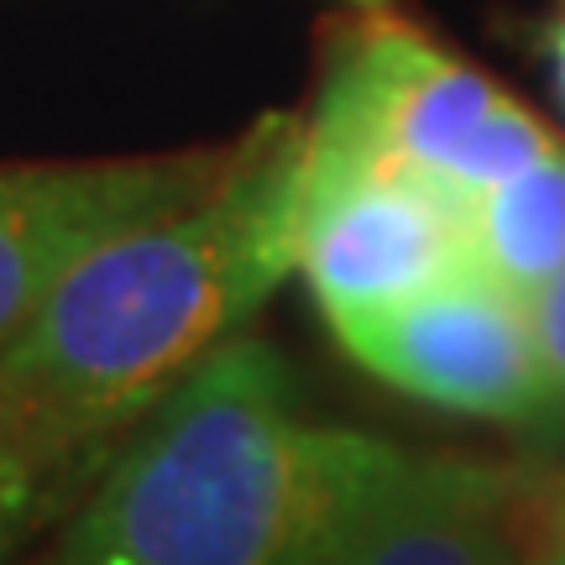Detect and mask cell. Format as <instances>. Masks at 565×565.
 <instances>
[{"instance_id":"8992f818","label":"cell","mask_w":565,"mask_h":565,"mask_svg":"<svg viewBox=\"0 0 565 565\" xmlns=\"http://www.w3.org/2000/svg\"><path fill=\"white\" fill-rule=\"evenodd\" d=\"M330 330L351 362L419 404L534 429L540 356L529 303L477 267H461L398 303L335 320Z\"/></svg>"},{"instance_id":"7a4b0ae2","label":"cell","mask_w":565,"mask_h":565,"mask_svg":"<svg viewBox=\"0 0 565 565\" xmlns=\"http://www.w3.org/2000/svg\"><path fill=\"white\" fill-rule=\"evenodd\" d=\"M383 450L315 419L246 330L126 429L32 565H294Z\"/></svg>"},{"instance_id":"30bf717a","label":"cell","mask_w":565,"mask_h":565,"mask_svg":"<svg viewBox=\"0 0 565 565\" xmlns=\"http://www.w3.org/2000/svg\"><path fill=\"white\" fill-rule=\"evenodd\" d=\"M529 324H534V356H540V414L529 440L540 450V461H555L565 450V267L529 303Z\"/></svg>"},{"instance_id":"ba28073f","label":"cell","mask_w":565,"mask_h":565,"mask_svg":"<svg viewBox=\"0 0 565 565\" xmlns=\"http://www.w3.org/2000/svg\"><path fill=\"white\" fill-rule=\"evenodd\" d=\"M471 267L534 303L565 267V147L471 204Z\"/></svg>"},{"instance_id":"9c48e42d","label":"cell","mask_w":565,"mask_h":565,"mask_svg":"<svg viewBox=\"0 0 565 565\" xmlns=\"http://www.w3.org/2000/svg\"><path fill=\"white\" fill-rule=\"evenodd\" d=\"M79 503V487L63 482L58 471L26 450L0 424V565H32L42 540L58 529V519Z\"/></svg>"},{"instance_id":"52a82bcc","label":"cell","mask_w":565,"mask_h":565,"mask_svg":"<svg viewBox=\"0 0 565 565\" xmlns=\"http://www.w3.org/2000/svg\"><path fill=\"white\" fill-rule=\"evenodd\" d=\"M471 267V204L387 168H315L303 189L299 273L324 320L398 303Z\"/></svg>"},{"instance_id":"8fae6325","label":"cell","mask_w":565,"mask_h":565,"mask_svg":"<svg viewBox=\"0 0 565 565\" xmlns=\"http://www.w3.org/2000/svg\"><path fill=\"white\" fill-rule=\"evenodd\" d=\"M524 565H565V508H561V519L550 524V534L540 540V550H534Z\"/></svg>"},{"instance_id":"7c38bea8","label":"cell","mask_w":565,"mask_h":565,"mask_svg":"<svg viewBox=\"0 0 565 565\" xmlns=\"http://www.w3.org/2000/svg\"><path fill=\"white\" fill-rule=\"evenodd\" d=\"M550 58H555V95L565 105V0L555 11V26H550Z\"/></svg>"},{"instance_id":"3957f363","label":"cell","mask_w":565,"mask_h":565,"mask_svg":"<svg viewBox=\"0 0 565 565\" xmlns=\"http://www.w3.org/2000/svg\"><path fill=\"white\" fill-rule=\"evenodd\" d=\"M303 126L315 168H387L466 204L561 147L487 74L393 17L335 38Z\"/></svg>"},{"instance_id":"5b68a950","label":"cell","mask_w":565,"mask_h":565,"mask_svg":"<svg viewBox=\"0 0 565 565\" xmlns=\"http://www.w3.org/2000/svg\"><path fill=\"white\" fill-rule=\"evenodd\" d=\"M231 141L89 162L0 168V351L42 315L63 278L105 242L200 200L225 173Z\"/></svg>"},{"instance_id":"6da1fadb","label":"cell","mask_w":565,"mask_h":565,"mask_svg":"<svg viewBox=\"0 0 565 565\" xmlns=\"http://www.w3.org/2000/svg\"><path fill=\"white\" fill-rule=\"evenodd\" d=\"M303 189V116H263L231 137V162L200 200L84 257L0 351V424L84 492L126 429L282 288Z\"/></svg>"},{"instance_id":"277c9868","label":"cell","mask_w":565,"mask_h":565,"mask_svg":"<svg viewBox=\"0 0 565 565\" xmlns=\"http://www.w3.org/2000/svg\"><path fill=\"white\" fill-rule=\"evenodd\" d=\"M565 508L545 461L498 466L393 445L294 565H524Z\"/></svg>"}]
</instances>
